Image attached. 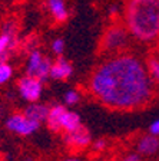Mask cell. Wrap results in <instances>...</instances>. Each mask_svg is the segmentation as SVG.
<instances>
[{"label":"cell","instance_id":"obj_1","mask_svg":"<svg viewBox=\"0 0 159 161\" xmlns=\"http://www.w3.org/2000/svg\"><path fill=\"white\" fill-rule=\"evenodd\" d=\"M92 95L105 107L129 111L148 105L153 84L148 69L135 55L115 53L93 70L89 79Z\"/></svg>","mask_w":159,"mask_h":161},{"label":"cell","instance_id":"obj_2","mask_svg":"<svg viewBox=\"0 0 159 161\" xmlns=\"http://www.w3.org/2000/svg\"><path fill=\"white\" fill-rule=\"evenodd\" d=\"M125 26L140 42L159 39V0H123Z\"/></svg>","mask_w":159,"mask_h":161},{"label":"cell","instance_id":"obj_3","mask_svg":"<svg viewBox=\"0 0 159 161\" xmlns=\"http://www.w3.org/2000/svg\"><path fill=\"white\" fill-rule=\"evenodd\" d=\"M128 37H129V32L125 25L112 23L103 32L100 40V50L106 53H112V52L118 53L122 47L128 45Z\"/></svg>","mask_w":159,"mask_h":161},{"label":"cell","instance_id":"obj_4","mask_svg":"<svg viewBox=\"0 0 159 161\" xmlns=\"http://www.w3.org/2000/svg\"><path fill=\"white\" fill-rule=\"evenodd\" d=\"M6 128L9 131H13L19 135H30L36 132L40 128V124L36 122V121H32L29 118L24 117V114H12L10 117H7L6 119Z\"/></svg>","mask_w":159,"mask_h":161},{"label":"cell","instance_id":"obj_5","mask_svg":"<svg viewBox=\"0 0 159 161\" xmlns=\"http://www.w3.org/2000/svg\"><path fill=\"white\" fill-rule=\"evenodd\" d=\"M17 88H19V94L23 97V99H26L30 104L37 102V99L42 95V91H43L42 80L34 76H30V75L20 78L17 82Z\"/></svg>","mask_w":159,"mask_h":161},{"label":"cell","instance_id":"obj_6","mask_svg":"<svg viewBox=\"0 0 159 161\" xmlns=\"http://www.w3.org/2000/svg\"><path fill=\"white\" fill-rule=\"evenodd\" d=\"M63 141H65V144L72 148H86L92 142V137H90L89 131L83 127V125H80L75 131L65 132Z\"/></svg>","mask_w":159,"mask_h":161},{"label":"cell","instance_id":"obj_7","mask_svg":"<svg viewBox=\"0 0 159 161\" xmlns=\"http://www.w3.org/2000/svg\"><path fill=\"white\" fill-rule=\"evenodd\" d=\"M73 74V66L70 62H67L65 58L59 56L56 62H52V68H50V75L49 78L56 80H66L72 76Z\"/></svg>","mask_w":159,"mask_h":161},{"label":"cell","instance_id":"obj_8","mask_svg":"<svg viewBox=\"0 0 159 161\" xmlns=\"http://www.w3.org/2000/svg\"><path fill=\"white\" fill-rule=\"evenodd\" d=\"M47 10L56 23H65L69 19V10L65 0H47Z\"/></svg>","mask_w":159,"mask_h":161},{"label":"cell","instance_id":"obj_9","mask_svg":"<svg viewBox=\"0 0 159 161\" xmlns=\"http://www.w3.org/2000/svg\"><path fill=\"white\" fill-rule=\"evenodd\" d=\"M136 150H138V154H140V155L156 154L159 150V138L156 137V135H152V134L145 135V137H142L139 141H138Z\"/></svg>","mask_w":159,"mask_h":161},{"label":"cell","instance_id":"obj_10","mask_svg":"<svg viewBox=\"0 0 159 161\" xmlns=\"http://www.w3.org/2000/svg\"><path fill=\"white\" fill-rule=\"evenodd\" d=\"M23 114L26 118L32 121H36L39 124L45 122L47 118V114H49V108L43 104H37V102H32V105L24 108Z\"/></svg>","mask_w":159,"mask_h":161},{"label":"cell","instance_id":"obj_11","mask_svg":"<svg viewBox=\"0 0 159 161\" xmlns=\"http://www.w3.org/2000/svg\"><path fill=\"white\" fill-rule=\"evenodd\" d=\"M82 125L80 122V117L79 114L73 112V111H65V114L62 115L59 121V127L60 130H63L65 132H70V131H75L76 128H79Z\"/></svg>","mask_w":159,"mask_h":161},{"label":"cell","instance_id":"obj_12","mask_svg":"<svg viewBox=\"0 0 159 161\" xmlns=\"http://www.w3.org/2000/svg\"><path fill=\"white\" fill-rule=\"evenodd\" d=\"M45 58L42 55V52L37 49H32L29 53V59H27V65H26V75H30V76H36V74L39 72L40 66L43 64Z\"/></svg>","mask_w":159,"mask_h":161},{"label":"cell","instance_id":"obj_13","mask_svg":"<svg viewBox=\"0 0 159 161\" xmlns=\"http://www.w3.org/2000/svg\"><path fill=\"white\" fill-rule=\"evenodd\" d=\"M65 111H66V108L63 107V105H53L52 108H49L46 124H47V127H49L50 131H53V132L60 131L59 121H60V118H62V115L65 114Z\"/></svg>","mask_w":159,"mask_h":161},{"label":"cell","instance_id":"obj_14","mask_svg":"<svg viewBox=\"0 0 159 161\" xmlns=\"http://www.w3.org/2000/svg\"><path fill=\"white\" fill-rule=\"evenodd\" d=\"M146 66H148V72H149L152 80H155L156 84H159V58L152 56L148 59L146 62Z\"/></svg>","mask_w":159,"mask_h":161},{"label":"cell","instance_id":"obj_15","mask_svg":"<svg viewBox=\"0 0 159 161\" xmlns=\"http://www.w3.org/2000/svg\"><path fill=\"white\" fill-rule=\"evenodd\" d=\"M13 75V68L7 62H0V85L6 84Z\"/></svg>","mask_w":159,"mask_h":161},{"label":"cell","instance_id":"obj_16","mask_svg":"<svg viewBox=\"0 0 159 161\" xmlns=\"http://www.w3.org/2000/svg\"><path fill=\"white\" fill-rule=\"evenodd\" d=\"M79 101H80V95L77 91L70 89L65 94V104L66 105H76Z\"/></svg>","mask_w":159,"mask_h":161},{"label":"cell","instance_id":"obj_17","mask_svg":"<svg viewBox=\"0 0 159 161\" xmlns=\"http://www.w3.org/2000/svg\"><path fill=\"white\" fill-rule=\"evenodd\" d=\"M52 50H53V53L55 55L60 56V55L63 53V50H65V40L60 39V37L55 39L52 42Z\"/></svg>","mask_w":159,"mask_h":161},{"label":"cell","instance_id":"obj_18","mask_svg":"<svg viewBox=\"0 0 159 161\" xmlns=\"http://www.w3.org/2000/svg\"><path fill=\"white\" fill-rule=\"evenodd\" d=\"M149 134L156 135V137L159 135V119L153 121L152 124H151V127H149Z\"/></svg>","mask_w":159,"mask_h":161},{"label":"cell","instance_id":"obj_19","mask_svg":"<svg viewBox=\"0 0 159 161\" xmlns=\"http://www.w3.org/2000/svg\"><path fill=\"white\" fill-rule=\"evenodd\" d=\"M92 147H93V150L95 151H103V148L106 147V142L103 140H96L92 144Z\"/></svg>","mask_w":159,"mask_h":161},{"label":"cell","instance_id":"obj_20","mask_svg":"<svg viewBox=\"0 0 159 161\" xmlns=\"http://www.w3.org/2000/svg\"><path fill=\"white\" fill-rule=\"evenodd\" d=\"M109 14L110 16H118V14H119V7L118 6H115V4H112V6L109 7Z\"/></svg>","mask_w":159,"mask_h":161},{"label":"cell","instance_id":"obj_21","mask_svg":"<svg viewBox=\"0 0 159 161\" xmlns=\"http://www.w3.org/2000/svg\"><path fill=\"white\" fill-rule=\"evenodd\" d=\"M4 114H6V107L0 104V119H2V118L4 117Z\"/></svg>","mask_w":159,"mask_h":161},{"label":"cell","instance_id":"obj_22","mask_svg":"<svg viewBox=\"0 0 159 161\" xmlns=\"http://www.w3.org/2000/svg\"><path fill=\"white\" fill-rule=\"evenodd\" d=\"M65 161H80V160H77V158H67V160H65Z\"/></svg>","mask_w":159,"mask_h":161},{"label":"cell","instance_id":"obj_23","mask_svg":"<svg viewBox=\"0 0 159 161\" xmlns=\"http://www.w3.org/2000/svg\"><path fill=\"white\" fill-rule=\"evenodd\" d=\"M24 161H33V160H32V158H27V160H24Z\"/></svg>","mask_w":159,"mask_h":161},{"label":"cell","instance_id":"obj_24","mask_svg":"<svg viewBox=\"0 0 159 161\" xmlns=\"http://www.w3.org/2000/svg\"><path fill=\"white\" fill-rule=\"evenodd\" d=\"M158 47H159V39H158Z\"/></svg>","mask_w":159,"mask_h":161}]
</instances>
